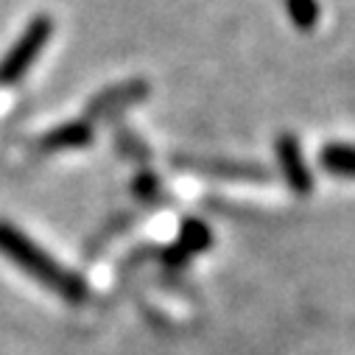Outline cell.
<instances>
[{
    "label": "cell",
    "mask_w": 355,
    "mask_h": 355,
    "mask_svg": "<svg viewBox=\"0 0 355 355\" xmlns=\"http://www.w3.org/2000/svg\"><path fill=\"white\" fill-rule=\"evenodd\" d=\"M0 254L67 305H84L90 300V286L81 275L53 260L37 241H31L20 227L9 221H0Z\"/></svg>",
    "instance_id": "cell-1"
},
{
    "label": "cell",
    "mask_w": 355,
    "mask_h": 355,
    "mask_svg": "<svg viewBox=\"0 0 355 355\" xmlns=\"http://www.w3.org/2000/svg\"><path fill=\"white\" fill-rule=\"evenodd\" d=\"M96 137V129L90 121L76 118L67 123H59L53 129H48L37 143L34 151L37 154H56V151H78V148H90Z\"/></svg>",
    "instance_id": "cell-6"
},
{
    "label": "cell",
    "mask_w": 355,
    "mask_h": 355,
    "mask_svg": "<svg viewBox=\"0 0 355 355\" xmlns=\"http://www.w3.org/2000/svg\"><path fill=\"white\" fill-rule=\"evenodd\" d=\"M319 165L324 173L338 180H355V146L344 140H333L319 148Z\"/></svg>",
    "instance_id": "cell-7"
},
{
    "label": "cell",
    "mask_w": 355,
    "mask_h": 355,
    "mask_svg": "<svg viewBox=\"0 0 355 355\" xmlns=\"http://www.w3.org/2000/svg\"><path fill=\"white\" fill-rule=\"evenodd\" d=\"M168 162L176 171L207 176L218 182H272V171L260 162L227 159V157H202V154H171Z\"/></svg>",
    "instance_id": "cell-2"
},
{
    "label": "cell",
    "mask_w": 355,
    "mask_h": 355,
    "mask_svg": "<svg viewBox=\"0 0 355 355\" xmlns=\"http://www.w3.org/2000/svg\"><path fill=\"white\" fill-rule=\"evenodd\" d=\"M275 157H277V165H280V173H283L286 185L297 196H308L313 191V171L308 168L305 154H302V146H300V140L291 132L277 135V140H275Z\"/></svg>",
    "instance_id": "cell-5"
},
{
    "label": "cell",
    "mask_w": 355,
    "mask_h": 355,
    "mask_svg": "<svg viewBox=\"0 0 355 355\" xmlns=\"http://www.w3.org/2000/svg\"><path fill=\"white\" fill-rule=\"evenodd\" d=\"M135 221H137V216H135V213H118V216L107 218V224L98 230V235L87 241V257L96 260V257H98V252H101V249H107L118 235H123Z\"/></svg>",
    "instance_id": "cell-11"
},
{
    "label": "cell",
    "mask_w": 355,
    "mask_h": 355,
    "mask_svg": "<svg viewBox=\"0 0 355 355\" xmlns=\"http://www.w3.org/2000/svg\"><path fill=\"white\" fill-rule=\"evenodd\" d=\"M176 246H180L188 257H196L213 246V232L202 218H185L176 235Z\"/></svg>",
    "instance_id": "cell-8"
},
{
    "label": "cell",
    "mask_w": 355,
    "mask_h": 355,
    "mask_svg": "<svg viewBox=\"0 0 355 355\" xmlns=\"http://www.w3.org/2000/svg\"><path fill=\"white\" fill-rule=\"evenodd\" d=\"M51 34H53V20L48 15H37L26 26L20 40L3 53V59H0V87L17 84L31 70V64L40 59V53L51 42Z\"/></svg>",
    "instance_id": "cell-3"
},
{
    "label": "cell",
    "mask_w": 355,
    "mask_h": 355,
    "mask_svg": "<svg viewBox=\"0 0 355 355\" xmlns=\"http://www.w3.org/2000/svg\"><path fill=\"white\" fill-rule=\"evenodd\" d=\"M151 96V84L146 78H126L118 84H110L107 90L96 93L84 107V121H112L118 115H123L126 110L143 104Z\"/></svg>",
    "instance_id": "cell-4"
},
{
    "label": "cell",
    "mask_w": 355,
    "mask_h": 355,
    "mask_svg": "<svg viewBox=\"0 0 355 355\" xmlns=\"http://www.w3.org/2000/svg\"><path fill=\"white\" fill-rule=\"evenodd\" d=\"M132 196H135L140 205H148V207L168 202L159 173H154L151 168H140V171L135 173V180H132Z\"/></svg>",
    "instance_id": "cell-9"
},
{
    "label": "cell",
    "mask_w": 355,
    "mask_h": 355,
    "mask_svg": "<svg viewBox=\"0 0 355 355\" xmlns=\"http://www.w3.org/2000/svg\"><path fill=\"white\" fill-rule=\"evenodd\" d=\"M115 148H118L121 157H126L129 162H137L140 168H148V162H151L148 143L140 135H135L129 126H123V123L115 126Z\"/></svg>",
    "instance_id": "cell-10"
},
{
    "label": "cell",
    "mask_w": 355,
    "mask_h": 355,
    "mask_svg": "<svg viewBox=\"0 0 355 355\" xmlns=\"http://www.w3.org/2000/svg\"><path fill=\"white\" fill-rule=\"evenodd\" d=\"M286 12L300 31H311L319 23V0H286Z\"/></svg>",
    "instance_id": "cell-12"
}]
</instances>
